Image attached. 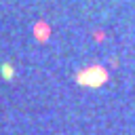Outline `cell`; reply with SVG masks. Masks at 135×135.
<instances>
[{
	"label": "cell",
	"mask_w": 135,
	"mask_h": 135,
	"mask_svg": "<svg viewBox=\"0 0 135 135\" xmlns=\"http://www.w3.org/2000/svg\"><path fill=\"white\" fill-rule=\"evenodd\" d=\"M0 70H2V76H4L6 80H11V78H13V74H15V68H13L11 63H2V68H0Z\"/></svg>",
	"instance_id": "obj_2"
},
{
	"label": "cell",
	"mask_w": 135,
	"mask_h": 135,
	"mask_svg": "<svg viewBox=\"0 0 135 135\" xmlns=\"http://www.w3.org/2000/svg\"><path fill=\"white\" fill-rule=\"evenodd\" d=\"M103 80H105V72L101 68H89L86 72H82L78 76V82L86 84V86H99Z\"/></svg>",
	"instance_id": "obj_1"
}]
</instances>
